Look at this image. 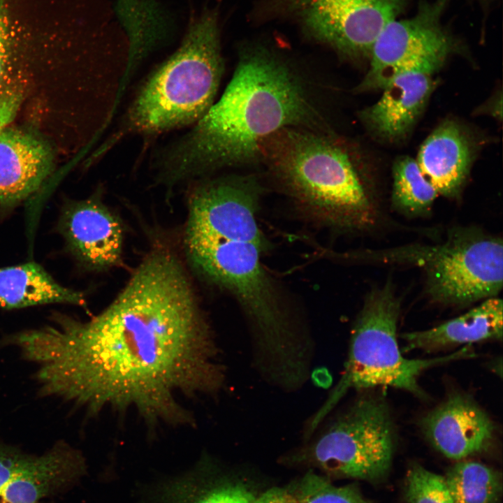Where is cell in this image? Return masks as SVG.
<instances>
[{"mask_svg":"<svg viewBox=\"0 0 503 503\" xmlns=\"http://www.w3.org/2000/svg\"><path fill=\"white\" fill-rule=\"evenodd\" d=\"M254 503H370L353 485L337 486L330 478L309 469L283 486L259 493Z\"/></svg>","mask_w":503,"mask_h":503,"instance_id":"d6986e66","label":"cell"},{"mask_svg":"<svg viewBox=\"0 0 503 503\" xmlns=\"http://www.w3.org/2000/svg\"><path fill=\"white\" fill-rule=\"evenodd\" d=\"M435 85L429 73L400 74L382 89L374 104L359 112V118L375 138L390 143L402 140L417 122Z\"/></svg>","mask_w":503,"mask_h":503,"instance_id":"5bb4252c","label":"cell"},{"mask_svg":"<svg viewBox=\"0 0 503 503\" xmlns=\"http://www.w3.org/2000/svg\"><path fill=\"white\" fill-rule=\"evenodd\" d=\"M502 300L492 297L462 315L434 328L404 333L407 350L426 351L487 340H502Z\"/></svg>","mask_w":503,"mask_h":503,"instance_id":"e0dca14e","label":"cell"},{"mask_svg":"<svg viewBox=\"0 0 503 503\" xmlns=\"http://www.w3.org/2000/svg\"><path fill=\"white\" fill-rule=\"evenodd\" d=\"M41 503V502H40Z\"/></svg>","mask_w":503,"mask_h":503,"instance_id":"484cf974","label":"cell"},{"mask_svg":"<svg viewBox=\"0 0 503 503\" xmlns=\"http://www.w3.org/2000/svg\"><path fill=\"white\" fill-rule=\"evenodd\" d=\"M400 300L391 283L371 291L351 329L347 360L336 386L307 423L316 429L350 390L389 386L418 397L424 393L418 383L425 370L474 356L466 345L450 354L428 359L404 358L397 340Z\"/></svg>","mask_w":503,"mask_h":503,"instance_id":"5b68a950","label":"cell"},{"mask_svg":"<svg viewBox=\"0 0 503 503\" xmlns=\"http://www.w3.org/2000/svg\"><path fill=\"white\" fill-rule=\"evenodd\" d=\"M86 302L82 293L61 285L35 262L0 268L1 308L52 303L86 307Z\"/></svg>","mask_w":503,"mask_h":503,"instance_id":"ac0fdd59","label":"cell"},{"mask_svg":"<svg viewBox=\"0 0 503 503\" xmlns=\"http://www.w3.org/2000/svg\"><path fill=\"white\" fill-rule=\"evenodd\" d=\"M444 479L456 503H497L502 492L499 472L475 461L456 463Z\"/></svg>","mask_w":503,"mask_h":503,"instance_id":"ffe728a7","label":"cell"},{"mask_svg":"<svg viewBox=\"0 0 503 503\" xmlns=\"http://www.w3.org/2000/svg\"><path fill=\"white\" fill-rule=\"evenodd\" d=\"M323 89L312 73L275 50L245 47L219 100L160 151L157 179L173 186L225 168L257 166L259 143L284 128L335 131Z\"/></svg>","mask_w":503,"mask_h":503,"instance_id":"7a4b0ae2","label":"cell"},{"mask_svg":"<svg viewBox=\"0 0 503 503\" xmlns=\"http://www.w3.org/2000/svg\"><path fill=\"white\" fill-rule=\"evenodd\" d=\"M388 261L423 268L426 293L441 305H469L502 289V240L475 228L453 229L437 245L391 248Z\"/></svg>","mask_w":503,"mask_h":503,"instance_id":"52a82bcc","label":"cell"},{"mask_svg":"<svg viewBox=\"0 0 503 503\" xmlns=\"http://www.w3.org/2000/svg\"><path fill=\"white\" fill-rule=\"evenodd\" d=\"M427 439L446 457L460 460L486 451L495 428L489 416L469 397L453 393L421 421Z\"/></svg>","mask_w":503,"mask_h":503,"instance_id":"4fadbf2b","label":"cell"},{"mask_svg":"<svg viewBox=\"0 0 503 503\" xmlns=\"http://www.w3.org/2000/svg\"><path fill=\"white\" fill-rule=\"evenodd\" d=\"M474 156L469 136L453 120L440 124L421 145L416 162L438 194L458 197Z\"/></svg>","mask_w":503,"mask_h":503,"instance_id":"2e32d148","label":"cell"},{"mask_svg":"<svg viewBox=\"0 0 503 503\" xmlns=\"http://www.w3.org/2000/svg\"><path fill=\"white\" fill-rule=\"evenodd\" d=\"M449 0L421 1L413 16L395 20L377 38L367 73L356 92L382 89L395 76L411 71L432 74L459 50L455 36L442 22Z\"/></svg>","mask_w":503,"mask_h":503,"instance_id":"ba28073f","label":"cell"},{"mask_svg":"<svg viewBox=\"0 0 503 503\" xmlns=\"http://www.w3.org/2000/svg\"><path fill=\"white\" fill-rule=\"evenodd\" d=\"M348 145L335 131L286 127L259 143L258 165L319 223L362 230L374 223L375 210Z\"/></svg>","mask_w":503,"mask_h":503,"instance_id":"3957f363","label":"cell"},{"mask_svg":"<svg viewBox=\"0 0 503 503\" xmlns=\"http://www.w3.org/2000/svg\"><path fill=\"white\" fill-rule=\"evenodd\" d=\"M54 152L31 131L9 125L0 131V212L6 213L38 191L52 174Z\"/></svg>","mask_w":503,"mask_h":503,"instance_id":"8fae6325","label":"cell"},{"mask_svg":"<svg viewBox=\"0 0 503 503\" xmlns=\"http://www.w3.org/2000/svg\"><path fill=\"white\" fill-rule=\"evenodd\" d=\"M21 100V94L14 90L6 91L0 95V131L13 121Z\"/></svg>","mask_w":503,"mask_h":503,"instance_id":"cb8c5ba5","label":"cell"},{"mask_svg":"<svg viewBox=\"0 0 503 503\" xmlns=\"http://www.w3.org/2000/svg\"><path fill=\"white\" fill-rule=\"evenodd\" d=\"M6 0H0V85L7 57Z\"/></svg>","mask_w":503,"mask_h":503,"instance_id":"d4e9b609","label":"cell"},{"mask_svg":"<svg viewBox=\"0 0 503 503\" xmlns=\"http://www.w3.org/2000/svg\"><path fill=\"white\" fill-rule=\"evenodd\" d=\"M87 472L82 453L58 442L11 479L0 491V503H40L75 485Z\"/></svg>","mask_w":503,"mask_h":503,"instance_id":"9a60e30c","label":"cell"},{"mask_svg":"<svg viewBox=\"0 0 503 503\" xmlns=\"http://www.w3.org/2000/svg\"><path fill=\"white\" fill-rule=\"evenodd\" d=\"M209 455L179 475L148 486L143 503H254L259 491Z\"/></svg>","mask_w":503,"mask_h":503,"instance_id":"7c38bea8","label":"cell"},{"mask_svg":"<svg viewBox=\"0 0 503 503\" xmlns=\"http://www.w3.org/2000/svg\"><path fill=\"white\" fill-rule=\"evenodd\" d=\"M412 0H281L306 34L341 57L369 59L384 29Z\"/></svg>","mask_w":503,"mask_h":503,"instance_id":"9c48e42d","label":"cell"},{"mask_svg":"<svg viewBox=\"0 0 503 503\" xmlns=\"http://www.w3.org/2000/svg\"><path fill=\"white\" fill-rule=\"evenodd\" d=\"M13 335L35 364L39 393L84 410L133 414L150 432L196 425L185 403L217 397L226 381L218 342L190 281L171 252L156 248L116 298L87 321Z\"/></svg>","mask_w":503,"mask_h":503,"instance_id":"6da1fadb","label":"cell"},{"mask_svg":"<svg viewBox=\"0 0 503 503\" xmlns=\"http://www.w3.org/2000/svg\"><path fill=\"white\" fill-rule=\"evenodd\" d=\"M405 497L407 503H456L444 477L418 465H414L407 472Z\"/></svg>","mask_w":503,"mask_h":503,"instance_id":"7402d4cb","label":"cell"},{"mask_svg":"<svg viewBox=\"0 0 503 503\" xmlns=\"http://www.w3.org/2000/svg\"><path fill=\"white\" fill-rule=\"evenodd\" d=\"M392 203L400 212L419 216L430 210L439 195L422 173L416 160L398 157L393 166Z\"/></svg>","mask_w":503,"mask_h":503,"instance_id":"44dd1931","label":"cell"},{"mask_svg":"<svg viewBox=\"0 0 503 503\" xmlns=\"http://www.w3.org/2000/svg\"><path fill=\"white\" fill-rule=\"evenodd\" d=\"M36 456L0 442V491L11 479L27 467Z\"/></svg>","mask_w":503,"mask_h":503,"instance_id":"603a6c76","label":"cell"},{"mask_svg":"<svg viewBox=\"0 0 503 503\" xmlns=\"http://www.w3.org/2000/svg\"><path fill=\"white\" fill-rule=\"evenodd\" d=\"M394 440L386 402L380 397L365 395L324 420L286 460L316 469L330 479L375 481L389 470Z\"/></svg>","mask_w":503,"mask_h":503,"instance_id":"8992f818","label":"cell"},{"mask_svg":"<svg viewBox=\"0 0 503 503\" xmlns=\"http://www.w3.org/2000/svg\"><path fill=\"white\" fill-rule=\"evenodd\" d=\"M59 229L73 255L89 269L105 270L122 262V224L99 197L66 203Z\"/></svg>","mask_w":503,"mask_h":503,"instance_id":"30bf717a","label":"cell"},{"mask_svg":"<svg viewBox=\"0 0 503 503\" xmlns=\"http://www.w3.org/2000/svg\"><path fill=\"white\" fill-rule=\"evenodd\" d=\"M224 71L217 18L207 13L145 80L101 151L131 134L152 136L194 126L215 102Z\"/></svg>","mask_w":503,"mask_h":503,"instance_id":"277c9868","label":"cell"}]
</instances>
